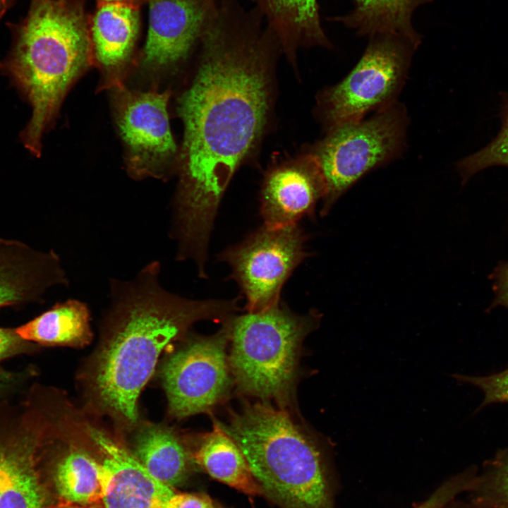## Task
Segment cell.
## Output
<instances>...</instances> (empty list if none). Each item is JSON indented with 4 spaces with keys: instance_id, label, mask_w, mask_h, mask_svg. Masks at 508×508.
Instances as JSON below:
<instances>
[{
    "instance_id": "44dd1931",
    "label": "cell",
    "mask_w": 508,
    "mask_h": 508,
    "mask_svg": "<svg viewBox=\"0 0 508 508\" xmlns=\"http://www.w3.org/2000/svg\"><path fill=\"white\" fill-rule=\"evenodd\" d=\"M42 433L28 425L0 435V497L20 473L36 460Z\"/></svg>"
},
{
    "instance_id": "d6a6232c",
    "label": "cell",
    "mask_w": 508,
    "mask_h": 508,
    "mask_svg": "<svg viewBox=\"0 0 508 508\" xmlns=\"http://www.w3.org/2000/svg\"><path fill=\"white\" fill-rule=\"evenodd\" d=\"M139 0H98L99 4L102 3H126L138 5Z\"/></svg>"
},
{
    "instance_id": "83f0119b",
    "label": "cell",
    "mask_w": 508,
    "mask_h": 508,
    "mask_svg": "<svg viewBox=\"0 0 508 508\" xmlns=\"http://www.w3.org/2000/svg\"><path fill=\"white\" fill-rule=\"evenodd\" d=\"M163 508H217L211 498L204 493L175 492Z\"/></svg>"
},
{
    "instance_id": "e0dca14e",
    "label": "cell",
    "mask_w": 508,
    "mask_h": 508,
    "mask_svg": "<svg viewBox=\"0 0 508 508\" xmlns=\"http://www.w3.org/2000/svg\"><path fill=\"white\" fill-rule=\"evenodd\" d=\"M192 456L214 479L248 496L263 495L241 449L217 421L202 437Z\"/></svg>"
},
{
    "instance_id": "1f68e13d",
    "label": "cell",
    "mask_w": 508,
    "mask_h": 508,
    "mask_svg": "<svg viewBox=\"0 0 508 508\" xmlns=\"http://www.w3.org/2000/svg\"><path fill=\"white\" fill-rule=\"evenodd\" d=\"M16 0H0V20L7 11L15 4Z\"/></svg>"
},
{
    "instance_id": "7a4b0ae2",
    "label": "cell",
    "mask_w": 508,
    "mask_h": 508,
    "mask_svg": "<svg viewBox=\"0 0 508 508\" xmlns=\"http://www.w3.org/2000/svg\"><path fill=\"white\" fill-rule=\"evenodd\" d=\"M162 265L154 260L131 279L109 280V307L102 340L90 365L89 392L97 408L131 427L138 401L164 348L202 320H222L238 309V299L197 300L166 289Z\"/></svg>"
},
{
    "instance_id": "5b68a950",
    "label": "cell",
    "mask_w": 508,
    "mask_h": 508,
    "mask_svg": "<svg viewBox=\"0 0 508 508\" xmlns=\"http://www.w3.org/2000/svg\"><path fill=\"white\" fill-rule=\"evenodd\" d=\"M320 318L316 311L296 314L280 301L260 311L229 318L228 359L238 388L261 399L287 401L301 346Z\"/></svg>"
},
{
    "instance_id": "cb8c5ba5",
    "label": "cell",
    "mask_w": 508,
    "mask_h": 508,
    "mask_svg": "<svg viewBox=\"0 0 508 508\" xmlns=\"http://www.w3.org/2000/svg\"><path fill=\"white\" fill-rule=\"evenodd\" d=\"M46 492L36 467L28 464L0 497V508H42Z\"/></svg>"
},
{
    "instance_id": "7c38bea8",
    "label": "cell",
    "mask_w": 508,
    "mask_h": 508,
    "mask_svg": "<svg viewBox=\"0 0 508 508\" xmlns=\"http://www.w3.org/2000/svg\"><path fill=\"white\" fill-rule=\"evenodd\" d=\"M100 454L104 473V508H163L175 492L152 476L129 452L103 431L86 428Z\"/></svg>"
},
{
    "instance_id": "4fadbf2b",
    "label": "cell",
    "mask_w": 508,
    "mask_h": 508,
    "mask_svg": "<svg viewBox=\"0 0 508 508\" xmlns=\"http://www.w3.org/2000/svg\"><path fill=\"white\" fill-rule=\"evenodd\" d=\"M324 195L322 174L310 153L276 167L266 176L261 190L260 210L264 225L298 224L314 214Z\"/></svg>"
},
{
    "instance_id": "8992f818",
    "label": "cell",
    "mask_w": 508,
    "mask_h": 508,
    "mask_svg": "<svg viewBox=\"0 0 508 508\" xmlns=\"http://www.w3.org/2000/svg\"><path fill=\"white\" fill-rule=\"evenodd\" d=\"M409 118L397 102L367 119L328 130L310 152L321 170L325 195L320 214L364 174L399 157L405 147Z\"/></svg>"
},
{
    "instance_id": "5bb4252c",
    "label": "cell",
    "mask_w": 508,
    "mask_h": 508,
    "mask_svg": "<svg viewBox=\"0 0 508 508\" xmlns=\"http://www.w3.org/2000/svg\"><path fill=\"white\" fill-rule=\"evenodd\" d=\"M89 23L94 60L101 69L102 86L114 87L123 83L139 32L138 5L99 4Z\"/></svg>"
},
{
    "instance_id": "484cf974",
    "label": "cell",
    "mask_w": 508,
    "mask_h": 508,
    "mask_svg": "<svg viewBox=\"0 0 508 508\" xmlns=\"http://www.w3.org/2000/svg\"><path fill=\"white\" fill-rule=\"evenodd\" d=\"M457 380L470 383L483 392L484 399L480 408L495 403H508V368L487 376L452 375Z\"/></svg>"
},
{
    "instance_id": "277c9868",
    "label": "cell",
    "mask_w": 508,
    "mask_h": 508,
    "mask_svg": "<svg viewBox=\"0 0 508 508\" xmlns=\"http://www.w3.org/2000/svg\"><path fill=\"white\" fill-rule=\"evenodd\" d=\"M217 423L241 449L263 495L281 508H336L340 483L329 447L286 411L248 404Z\"/></svg>"
},
{
    "instance_id": "2e32d148",
    "label": "cell",
    "mask_w": 508,
    "mask_h": 508,
    "mask_svg": "<svg viewBox=\"0 0 508 508\" xmlns=\"http://www.w3.org/2000/svg\"><path fill=\"white\" fill-rule=\"evenodd\" d=\"M433 0H353L355 8L329 20L344 24L360 36L392 35L410 41L417 49L421 35L412 25L415 10Z\"/></svg>"
},
{
    "instance_id": "30bf717a",
    "label": "cell",
    "mask_w": 508,
    "mask_h": 508,
    "mask_svg": "<svg viewBox=\"0 0 508 508\" xmlns=\"http://www.w3.org/2000/svg\"><path fill=\"white\" fill-rule=\"evenodd\" d=\"M114 114L125 145L126 167L134 179L168 178L176 154L167 111L171 92L114 87Z\"/></svg>"
},
{
    "instance_id": "ba28073f",
    "label": "cell",
    "mask_w": 508,
    "mask_h": 508,
    "mask_svg": "<svg viewBox=\"0 0 508 508\" xmlns=\"http://www.w3.org/2000/svg\"><path fill=\"white\" fill-rule=\"evenodd\" d=\"M306 240L299 224L263 225L219 255L245 296L248 312L265 310L280 301L284 284L308 255Z\"/></svg>"
},
{
    "instance_id": "9c48e42d",
    "label": "cell",
    "mask_w": 508,
    "mask_h": 508,
    "mask_svg": "<svg viewBox=\"0 0 508 508\" xmlns=\"http://www.w3.org/2000/svg\"><path fill=\"white\" fill-rule=\"evenodd\" d=\"M228 318L217 334L190 339L164 361L162 379L172 416L206 411L226 395L231 384Z\"/></svg>"
},
{
    "instance_id": "f1b7e54d",
    "label": "cell",
    "mask_w": 508,
    "mask_h": 508,
    "mask_svg": "<svg viewBox=\"0 0 508 508\" xmlns=\"http://www.w3.org/2000/svg\"><path fill=\"white\" fill-rule=\"evenodd\" d=\"M20 339L15 329L0 327V361L16 349Z\"/></svg>"
},
{
    "instance_id": "3957f363",
    "label": "cell",
    "mask_w": 508,
    "mask_h": 508,
    "mask_svg": "<svg viewBox=\"0 0 508 508\" xmlns=\"http://www.w3.org/2000/svg\"><path fill=\"white\" fill-rule=\"evenodd\" d=\"M89 23L82 0H30L25 15L8 23L11 45L0 68L31 107L20 138L33 155H40L68 90L94 61Z\"/></svg>"
},
{
    "instance_id": "d4e9b609",
    "label": "cell",
    "mask_w": 508,
    "mask_h": 508,
    "mask_svg": "<svg viewBox=\"0 0 508 508\" xmlns=\"http://www.w3.org/2000/svg\"><path fill=\"white\" fill-rule=\"evenodd\" d=\"M478 469L471 466L445 480L423 501L413 508H444L449 502L464 492H469L476 483Z\"/></svg>"
},
{
    "instance_id": "ffe728a7",
    "label": "cell",
    "mask_w": 508,
    "mask_h": 508,
    "mask_svg": "<svg viewBox=\"0 0 508 508\" xmlns=\"http://www.w3.org/2000/svg\"><path fill=\"white\" fill-rule=\"evenodd\" d=\"M52 479L59 498L82 505H101L104 473L102 463L85 451L71 447L57 459Z\"/></svg>"
},
{
    "instance_id": "ac0fdd59",
    "label": "cell",
    "mask_w": 508,
    "mask_h": 508,
    "mask_svg": "<svg viewBox=\"0 0 508 508\" xmlns=\"http://www.w3.org/2000/svg\"><path fill=\"white\" fill-rule=\"evenodd\" d=\"M23 340L44 345L82 346L92 337L91 311L77 298H68L15 329Z\"/></svg>"
},
{
    "instance_id": "8fae6325",
    "label": "cell",
    "mask_w": 508,
    "mask_h": 508,
    "mask_svg": "<svg viewBox=\"0 0 508 508\" xmlns=\"http://www.w3.org/2000/svg\"><path fill=\"white\" fill-rule=\"evenodd\" d=\"M216 0H149L142 63L161 71L183 62L198 45Z\"/></svg>"
},
{
    "instance_id": "52a82bcc",
    "label": "cell",
    "mask_w": 508,
    "mask_h": 508,
    "mask_svg": "<svg viewBox=\"0 0 508 508\" xmlns=\"http://www.w3.org/2000/svg\"><path fill=\"white\" fill-rule=\"evenodd\" d=\"M370 38L349 75L319 97L320 114L327 130L363 119L370 111H379L397 102L417 49L408 40L396 35Z\"/></svg>"
},
{
    "instance_id": "836d02e7",
    "label": "cell",
    "mask_w": 508,
    "mask_h": 508,
    "mask_svg": "<svg viewBox=\"0 0 508 508\" xmlns=\"http://www.w3.org/2000/svg\"><path fill=\"white\" fill-rule=\"evenodd\" d=\"M1 380V373H0V380Z\"/></svg>"
},
{
    "instance_id": "6da1fadb",
    "label": "cell",
    "mask_w": 508,
    "mask_h": 508,
    "mask_svg": "<svg viewBox=\"0 0 508 508\" xmlns=\"http://www.w3.org/2000/svg\"><path fill=\"white\" fill-rule=\"evenodd\" d=\"M264 20L239 0H217L198 42V68L177 106L184 136L171 229L186 243L210 241L226 188L265 124L282 47Z\"/></svg>"
},
{
    "instance_id": "4dcf8cb0",
    "label": "cell",
    "mask_w": 508,
    "mask_h": 508,
    "mask_svg": "<svg viewBox=\"0 0 508 508\" xmlns=\"http://www.w3.org/2000/svg\"><path fill=\"white\" fill-rule=\"evenodd\" d=\"M444 508H482L475 504L474 502L468 500L467 502L458 500L455 499L449 502Z\"/></svg>"
},
{
    "instance_id": "603a6c76",
    "label": "cell",
    "mask_w": 508,
    "mask_h": 508,
    "mask_svg": "<svg viewBox=\"0 0 508 508\" xmlns=\"http://www.w3.org/2000/svg\"><path fill=\"white\" fill-rule=\"evenodd\" d=\"M500 97L499 117L501 127L497 135L485 147L457 163L463 183L478 172L489 167H508V92H502Z\"/></svg>"
},
{
    "instance_id": "7402d4cb",
    "label": "cell",
    "mask_w": 508,
    "mask_h": 508,
    "mask_svg": "<svg viewBox=\"0 0 508 508\" xmlns=\"http://www.w3.org/2000/svg\"><path fill=\"white\" fill-rule=\"evenodd\" d=\"M468 494L482 508H508V447L483 463Z\"/></svg>"
},
{
    "instance_id": "d6986e66",
    "label": "cell",
    "mask_w": 508,
    "mask_h": 508,
    "mask_svg": "<svg viewBox=\"0 0 508 508\" xmlns=\"http://www.w3.org/2000/svg\"><path fill=\"white\" fill-rule=\"evenodd\" d=\"M132 453L152 476L169 487L174 488L186 476L188 453L175 433L164 425L143 426L136 434Z\"/></svg>"
},
{
    "instance_id": "4316f807",
    "label": "cell",
    "mask_w": 508,
    "mask_h": 508,
    "mask_svg": "<svg viewBox=\"0 0 508 508\" xmlns=\"http://www.w3.org/2000/svg\"><path fill=\"white\" fill-rule=\"evenodd\" d=\"M489 278L495 294L490 309L497 306L508 309V261L500 262Z\"/></svg>"
},
{
    "instance_id": "9a60e30c",
    "label": "cell",
    "mask_w": 508,
    "mask_h": 508,
    "mask_svg": "<svg viewBox=\"0 0 508 508\" xmlns=\"http://www.w3.org/2000/svg\"><path fill=\"white\" fill-rule=\"evenodd\" d=\"M252 1L290 61L301 47H332L321 25L318 0Z\"/></svg>"
},
{
    "instance_id": "f546056e",
    "label": "cell",
    "mask_w": 508,
    "mask_h": 508,
    "mask_svg": "<svg viewBox=\"0 0 508 508\" xmlns=\"http://www.w3.org/2000/svg\"><path fill=\"white\" fill-rule=\"evenodd\" d=\"M42 508H104L101 505H82L58 499L57 502L51 504H46Z\"/></svg>"
}]
</instances>
